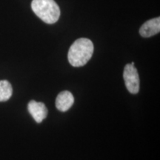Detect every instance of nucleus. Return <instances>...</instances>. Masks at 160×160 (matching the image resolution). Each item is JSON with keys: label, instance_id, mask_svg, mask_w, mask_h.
Returning <instances> with one entry per match:
<instances>
[{"label": "nucleus", "instance_id": "obj_1", "mask_svg": "<svg viewBox=\"0 0 160 160\" xmlns=\"http://www.w3.org/2000/svg\"><path fill=\"white\" fill-rule=\"evenodd\" d=\"M93 53V42L87 38H80L72 44L68 53V59L73 67H82L91 59Z\"/></svg>", "mask_w": 160, "mask_h": 160}, {"label": "nucleus", "instance_id": "obj_2", "mask_svg": "<svg viewBox=\"0 0 160 160\" xmlns=\"http://www.w3.org/2000/svg\"><path fill=\"white\" fill-rule=\"evenodd\" d=\"M31 8L40 19L47 24H54L60 17L59 7L54 0H33Z\"/></svg>", "mask_w": 160, "mask_h": 160}, {"label": "nucleus", "instance_id": "obj_3", "mask_svg": "<svg viewBox=\"0 0 160 160\" xmlns=\"http://www.w3.org/2000/svg\"><path fill=\"white\" fill-rule=\"evenodd\" d=\"M123 78L128 91L133 94H137L139 91L140 82L137 69L134 67V62L127 64L125 65Z\"/></svg>", "mask_w": 160, "mask_h": 160}, {"label": "nucleus", "instance_id": "obj_4", "mask_svg": "<svg viewBox=\"0 0 160 160\" xmlns=\"http://www.w3.org/2000/svg\"><path fill=\"white\" fill-rule=\"evenodd\" d=\"M28 110L37 123L42 122L47 117L48 109L42 102L31 100L28 105Z\"/></svg>", "mask_w": 160, "mask_h": 160}, {"label": "nucleus", "instance_id": "obj_5", "mask_svg": "<svg viewBox=\"0 0 160 160\" xmlns=\"http://www.w3.org/2000/svg\"><path fill=\"white\" fill-rule=\"evenodd\" d=\"M160 31V18L157 17L148 20L139 29V33L142 37L148 38L159 33Z\"/></svg>", "mask_w": 160, "mask_h": 160}, {"label": "nucleus", "instance_id": "obj_6", "mask_svg": "<svg viewBox=\"0 0 160 160\" xmlns=\"http://www.w3.org/2000/svg\"><path fill=\"white\" fill-rule=\"evenodd\" d=\"M74 103V97L71 92L64 91L59 93L56 99V107L59 111L65 112Z\"/></svg>", "mask_w": 160, "mask_h": 160}, {"label": "nucleus", "instance_id": "obj_7", "mask_svg": "<svg viewBox=\"0 0 160 160\" xmlns=\"http://www.w3.org/2000/svg\"><path fill=\"white\" fill-rule=\"evenodd\" d=\"M13 88L11 83L7 80L0 81V102H6L11 97Z\"/></svg>", "mask_w": 160, "mask_h": 160}]
</instances>
